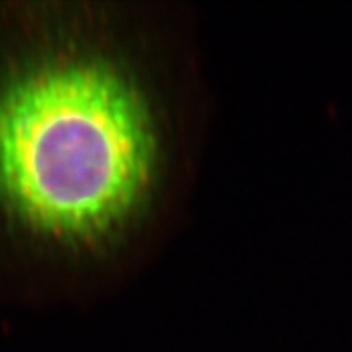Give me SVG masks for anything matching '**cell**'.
<instances>
[{"label": "cell", "mask_w": 352, "mask_h": 352, "mask_svg": "<svg viewBox=\"0 0 352 352\" xmlns=\"http://www.w3.org/2000/svg\"><path fill=\"white\" fill-rule=\"evenodd\" d=\"M164 137L130 67L101 51L0 58V225L58 250L108 245L157 192Z\"/></svg>", "instance_id": "1"}]
</instances>
